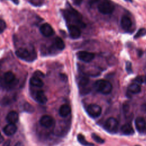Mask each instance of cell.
Wrapping results in <instances>:
<instances>
[{
    "mask_svg": "<svg viewBox=\"0 0 146 146\" xmlns=\"http://www.w3.org/2000/svg\"><path fill=\"white\" fill-rule=\"evenodd\" d=\"M17 56L26 61H33L36 58V54L34 48L30 50L23 47L19 48L15 51Z\"/></svg>",
    "mask_w": 146,
    "mask_h": 146,
    "instance_id": "obj_1",
    "label": "cell"
},
{
    "mask_svg": "<svg viewBox=\"0 0 146 146\" xmlns=\"http://www.w3.org/2000/svg\"><path fill=\"white\" fill-rule=\"evenodd\" d=\"M95 86L98 91L104 95L109 94L112 90V84L110 82L103 79L97 80L95 83Z\"/></svg>",
    "mask_w": 146,
    "mask_h": 146,
    "instance_id": "obj_2",
    "label": "cell"
},
{
    "mask_svg": "<svg viewBox=\"0 0 146 146\" xmlns=\"http://www.w3.org/2000/svg\"><path fill=\"white\" fill-rule=\"evenodd\" d=\"M98 11L103 14H110L115 10V5L110 0H102L98 6Z\"/></svg>",
    "mask_w": 146,
    "mask_h": 146,
    "instance_id": "obj_3",
    "label": "cell"
},
{
    "mask_svg": "<svg viewBox=\"0 0 146 146\" xmlns=\"http://www.w3.org/2000/svg\"><path fill=\"white\" fill-rule=\"evenodd\" d=\"M86 111L87 113L93 118L99 117L102 113V108L96 104H89L86 108Z\"/></svg>",
    "mask_w": 146,
    "mask_h": 146,
    "instance_id": "obj_4",
    "label": "cell"
},
{
    "mask_svg": "<svg viewBox=\"0 0 146 146\" xmlns=\"http://www.w3.org/2000/svg\"><path fill=\"white\" fill-rule=\"evenodd\" d=\"M104 127L107 131L112 133H115L117 131L119 123L115 118L111 117L107 119L106 121Z\"/></svg>",
    "mask_w": 146,
    "mask_h": 146,
    "instance_id": "obj_5",
    "label": "cell"
},
{
    "mask_svg": "<svg viewBox=\"0 0 146 146\" xmlns=\"http://www.w3.org/2000/svg\"><path fill=\"white\" fill-rule=\"evenodd\" d=\"M76 56L79 59L84 62H90L92 61L94 57L95 54L91 52H88L86 51H80L77 52Z\"/></svg>",
    "mask_w": 146,
    "mask_h": 146,
    "instance_id": "obj_6",
    "label": "cell"
},
{
    "mask_svg": "<svg viewBox=\"0 0 146 146\" xmlns=\"http://www.w3.org/2000/svg\"><path fill=\"white\" fill-rule=\"evenodd\" d=\"M39 30L41 34L46 37L51 36L54 34V31L51 26L47 23L42 24L40 26Z\"/></svg>",
    "mask_w": 146,
    "mask_h": 146,
    "instance_id": "obj_7",
    "label": "cell"
},
{
    "mask_svg": "<svg viewBox=\"0 0 146 146\" xmlns=\"http://www.w3.org/2000/svg\"><path fill=\"white\" fill-rule=\"evenodd\" d=\"M70 36L73 39H77L81 35V31L78 26L75 25H70L67 26Z\"/></svg>",
    "mask_w": 146,
    "mask_h": 146,
    "instance_id": "obj_8",
    "label": "cell"
},
{
    "mask_svg": "<svg viewBox=\"0 0 146 146\" xmlns=\"http://www.w3.org/2000/svg\"><path fill=\"white\" fill-rule=\"evenodd\" d=\"M39 123L42 126L45 128H50L53 125L54 123V120L51 116L46 115L42 116L40 117Z\"/></svg>",
    "mask_w": 146,
    "mask_h": 146,
    "instance_id": "obj_9",
    "label": "cell"
},
{
    "mask_svg": "<svg viewBox=\"0 0 146 146\" xmlns=\"http://www.w3.org/2000/svg\"><path fill=\"white\" fill-rule=\"evenodd\" d=\"M136 129L140 133L144 132L146 129V122L145 119L142 117H137L135 121Z\"/></svg>",
    "mask_w": 146,
    "mask_h": 146,
    "instance_id": "obj_10",
    "label": "cell"
},
{
    "mask_svg": "<svg viewBox=\"0 0 146 146\" xmlns=\"http://www.w3.org/2000/svg\"><path fill=\"white\" fill-rule=\"evenodd\" d=\"M120 25L124 30L128 31L132 26V21L129 17L127 15H123L121 18Z\"/></svg>",
    "mask_w": 146,
    "mask_h": 146,
    "instance_id": "obj_11",
    "label": "cell"
},
{
    "mask_svg": "<svg viewBox=\"0 0 146 146\" xmlns=\"http://www.w3.org/2000/svg\"><path fill=\"white\" fill-rule=\"evenodd\" d=\"M16 80L14 74L11 71H7L4 74L3 81L7 85H11L14 83Z\"/></svg>",
    "mask_w": 146,
    "mask_h": 146,
    "instance_id": "obj_12",
    "label": "cell"
},
{
    "mask_svg": "<svg viewBox=\"0 0 146 146\" xmlns=\"http://www.w3.org/2000/svg\"><path fill=\"white\" fill-rule=\"evenodd\" d=\"M17 130V127L14 123H9L3 129V131L7 136L14 135Z\"/></svg>",
    "mask_w": 146,
    "mask_h": 146,
    "instance_id": "obj_13",
    "label": "cell"
},
{
    "mask_svg": "<svg viewBox=\"0 0 146 146\" xmlns=\"http://www.w3.org/2000/svg\"><path fill=\"white\" fill-rule=\"evenodd\" d=\"M71 111V107L66 104H62L59 110V114L62 117H66L68 116Z\"/></svg>",
    "mask_w": 146,
    "mask_h": 146,
    "instance_id": "obj_14",
    "label": "cell"
},
{
    "mask_svg": "<svg viewBox=\"0 0 146 146\" xmlns=\"http://www.w3.org/2000/svg\"><path fill=\"white\" fill-rule=\"evenodd\" d=\"M6 120L9 123H14L17 122L18 120V114L17 112L12 111L9 112L6 116Z\"/></svg>",
    "mask_w": 146,
    "mask_h": 146,
    "instance_id": "obj_15",
    "label": "cell"
},
{
    "mask_svg": "<svg viewBox=\"0 0 146 146\" xmlns=\"http://www.w3.org/2000/svg\"><path fill=\"white\" fill-rule=\"evenodd\" d=\"M36 100L40 104H45L47 101V98L44 92L42 90H39L35 94Z\"/></svg>",
    "mask_w": 146,
    "mask_h": 146,
    "instance_id": "obj_16",
    "label": "cell"
},
{
    "mask_svg": "<svg viewBox=\"0 0 146 146\" xmlns=\"http://www.w3.org/2000/svg\"><path fill=\"white\" fill-rule=\"evenodd\" d=\"M121 132L126 135H132L134 133V129L132 126L128 123L124 124L121 128Z\"/></svg>",
    "mask_w": 146,
    "mask_h": 146,
    "instance_id": "obj_17",
    "label": "cell"
},
{
    "mask_svg": "<svg viewBox=\"0 0 146 146\" xmlns=\"http://www.w3.org/2000/svg\"><path fill=\"white\" fill-rule=\"evenodd\" d=\"M30 83L31 85L36 87H42L44 84L41 78H39L35 76H33L30 78Z\"/></svg>",
    "mask_w": 146,
    "mask_h": 146,
    "instance_id": "obj_18",
    "label": "cell"
},
{
    "mask_svg": "<svg viewBox=\"0 0 146 146\" xmlns=\"http://www.w3.org/2000/svg\"><path fill=\"white\" fill-rule=\"evenodd\" d=\"M128 90L133 94H138L141 91V87L137 83H132L128 87Z\"/></svg>",
    "mask_w": 146,
    "mask_h": 146,
    "instance_id": "obj_19",
    "label": "cell"
},
{
    "mask_svg": "<svg viewBox=\"0 0 146 146\" xmlns=\"http://www.w3.org/2000/svg\"><path fill=\"white\" fill-rule=\"evenodd\" d=\"M54 44L57 49L63 50L65 48V44L63 40L60 37H56L54 40Z\"/></svg>",
    "mask_w": 146,
    "mask_h": 146,
    "instance_id": "obj_20",
    "label": "cell"
},
{
    "mask_svg": "<svg viewBox=\"0 0 146 146\" xmlns=\"http://www.w3.org/2000/svg\"><path fill=\"white\" fill-rule=\"evenodd\" d=\"M77 139L78 141L84 146H94V144L87 141L82 134H79L77 136Z\"/></svg>",
    "mask_w": 146,
    "mask_h": 146,
    "instance_id": "obj_21",
    "label": "cell"
},
{
    "mask_svg": "<svg viewBox=\"0 0 146 146\" xmlns=\"http://www.w3.org/2000/svg\"><path fill=\"white\" fill-rule=\"evenodd\" d=\"M146 34V29L144 28L140 29L136 33V34L134 35V38L137 39L139 38H140L143 36H144Z\"/></svg>",
    "mask_w": 146,
    "mask_h": 146,
    "instance_id": "obj_22",
    "label": "cell"
},
{
    "mask_svg": "<svg viewBox=\"0 0 146 146\" xmlns=\"http://www.w3.org/2000/svg\"><path fill=\"white\" fill-rule=\"evenodd\" d=\"M88 82H89L88 78L85 76L80 78V79L79 80V84L81 87L86 86L88 83Z\"/></svg>",
    "mask_w": 146,
    "mask_h": 146,
    "instance_id": "obj_23",
    "label": "cell"
},
{
    "mask_svg": "<svg viewBox=\"0 0 146 146\" xmlns=\"http://www.w3.org/2000/svg\"><path fill=\"white\" fill-rule=\"evenodd\" d=\"M92 138L96 142V143H100V144H103L104 143V139H103L102 138H101L99 136L97 135L95 133H92Z\"/></svg>",
    "mask_w": 146,
    "mask_h": 146,
    "instance_id": "obj_24",
    "label": "cell"
},
{
    "mask_svg": "<svg viewBox=\"0 0 146 146\" xmlns=\"http://www.w3.org/2000/svg\"><path fill=\"white\" fill-rule=\"evenodd\" d=\"M24 108H25V110L26 111H27L28 112H33L34 110V107L28 103H26L25 104Z\"/></svg>",
    "mask_w": 146,
    "mask_h": 146,
    "instance_id": "obj_25",
    "label": "cell"
},
{
    "mask_svg": "<svg viewBox=\"0 0 146 146\" xmlns=\"http://www.w3.org/2000/svg\"><path fill=\"white\" fill-rule=\"evenodd\" d=\"M6 28V22L3 20L0 19V34L2 33L5 31Z\"/></svg>",
    "mask_w": 146,
    "mask_h": 146,
    "instance_id": "obj_26",
    "label": "cell"
},
{
    "mask_svg": "<svg viewBox=\"0 0 146 146\" xmlns=\"http://www.w3.org/2000/svg\"><path fill=\"white\" fill-rule=\"evenodd\" d=\"M126 70L128 73H132V64L130 62H127L126 63Z\"/></svg>",
    "mask_w": 146,
    "mask_h": 146,
    "instance_id": "obj_27",
    "label": "cell"
},
{
    "mask_svg": "<svg viewBox=\"0 0 146 146\" xmlns=\"http://www.w3.org/2000/svg\"><path fill=\"white\" fill-rule=\"evenodd\" d=\"M33 76H35L38 77L39 78H43L44 76V75L43 74V72H42L40 71H36L35 72H34Z\"/></svg>",
    "mask_w": 146,
    "mask_h": 146,
    "instance_id": "obj_28",
    "label": "cell"
},
{
    "mask_svg": "<svg viewBox=\"0 0 146 146\" xmlns=\"http://www.w3.org/2000/svg\"><path fill=\"white\" fill-rule=\"evenodd\" d=\"M135 82L137 83H138V84H141V83H142L143 82V79L141 78V77H137V78H136V79H135Z\"/></svg>",
    "mask_w": 146,
    "mask_h": 146,
    "instance_id": "obj_29",
    "label": "cell"
},
{
    "mask_svg": "<svg viewBox=\"0 0 146 146\" xmlns=\"http://www.w3.org/2000/svg\"><path fill=\"white\" fill-rule=\"evenodd\" d=\"M100 0H88V5L90 6L92 5L93 4H95L96 2H99Z\"/></svg>",
    "mask_w": 146,
    "mask_h": 146,
    "instance_id": "obj_30",
    "label": "cell"
},
{
    "mask_svg": "<svg viewBox=\"0 0 146 146\" xmlns=\"http://www.w3.org/2000/svg\"><path fill=\"white\" fill-rule=\"evenodd\" d=\"M72 1H73V2L75 5L78 6V5H80L82 3V2H83V0H72Z\"/></svg>",
    "mask_w": 146,
    "mask_h": 146,
    "instance_id": "obj_31",
    "label": "cell"
},
{
    "mask_svg": "<svg viewBox=\"0 0 146 146\" xmlns=\"http://www.w3.org/2000/svg\"><path fill=\"white\" fill-rule=\"evenodd\" d=\"M14 146H24L22 142L21 141H18L16 143V144H15Z\"/></svg>",
    "mask_w": 146,
    "mask_h": 146,
    "instance_id": "obj_32",
    "label": "cell"
},
{
    "mask_svg": "<svg viewBox=\"0 0 146 146\" xmlns=\"http://www.w3.org/2000/svg\"><path fill=\"white\" fill-rule=\"evenodd\" d=\"M13 3H14L15 5H18L19 3V0H11Z\"/></svg>",
    "mask_w": 146,
    "mask_h": 146,
    "instance_id": "obj_33",
    "label": "cell"
},
{
    "mask_svg": "<svg viewBox=\"0 0 146 146\" xmlns=\"http://www.w3.org/2000/svg\"><path fill=\"white\" fill-rule=\"evenodd\" d=\"M3 141V137L0 133V143H1Z\"/></svg>",
    "mask_w": 146,
    "mask_h": 146,
    "instance_id": "obj_34",
    "label": "cell"
},
{
    "mask_svg": "<svg viewBox=\"0 0 146 146\" xmlns=\"http://www.w3.org/2000/svg\"><path fill=\"white\" fill-rule=\"evenodd\" d=\"M125 1H128V2H132V0H124Z\"/></svg>",
    "mask_w": 146,
    "mask_h": 146,
    "instance_id": "obj_35",
    "label": "cell"
},
{
    "mask_svg": "<svg viewBox=\"0 0 146 146\" xmlns=\"http://www.w3.org/2000/svg\"><path fill=\"white\" fill-rule=\"evenodd\" d=\"M135 146H140V145H136Z\"/></svg>",
    "mask_w": 146,
    "mask_h": 146,
    "instance_id": "obj_36",
    "label": "cell"
}]
</instances>
